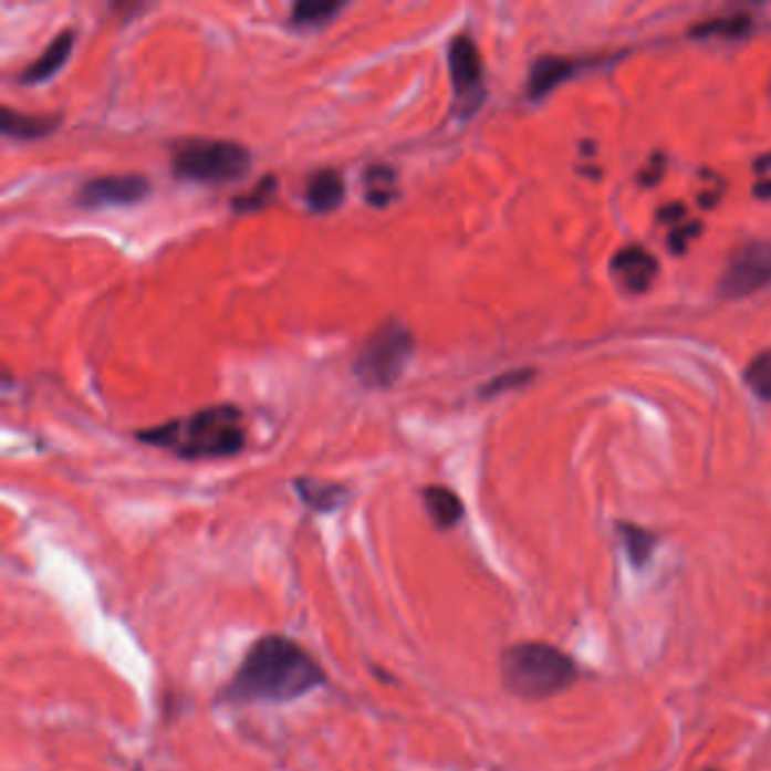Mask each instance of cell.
<instances>
[{"instance_id":"8fae6325","label":"cell","mask_w":771,"mask_h":771,"mask_svg":"<svg viewBox=\"0 0 771 771\" xmlns=\"http://www.w3.org/2000/svg\"><path fill=\"white\" fill-rule=\"evenodd\" d=\"M611 270L627 290L645 292L658 272V263H656L654 256L647 253L645 249L632 247V249H625L615 256L613 263H611Z\"/></svg>"},{"instance_id":"d6986e66","label":"cell","mask_w":771,"mask_h":771,"mask_svg":"<svg viewBox=\"0 0 771 771\" xmlns=\"http://www.w3.org/2000/svg\"><path fill=\"white\" fill-rule=\"evenodd\" d=\"M744 378H747V385L762 400H771V351H764L762 355H758L753 360L747 374H744Z\"/></svg>"},{"instance_id":"7a4b0ae2","label":"cell","mask_w":771,"mask_h":771,"mask_svg":"<svg viewBox=\"0 0 771 771\" xmlns=\"http://www.w3.org/2000/svg\"><path fill=\"white\" fill-rule=\"evenodd\" d=\"M138 441L175 450L184 459H211L238 455L244 446L242 413L222 403L204 407L188 419H175L136 433Z\"/></svg>"},{"instance_id":"7402d4cb","label":"cell","mask_w":771,"mask_h":771,"mask_svg":"<svg viewBox=\"0 0 771 771\" xmlns=\"http://www.w3.org/2000/svg\"><path fill=\"white\" fill-rule=\"evenodd\" d=\"M749 28V21L744 17H738V19H722V21H708L699 28H695V34L699 37H710V34H719V32H725L727 37H738L742 32H747Z\"/></svg>"},{"instance_id":"44dd1931","label":"cell","mask_w":771,"mask_h":771,"mask_svg":"<svg viewBox=\"0 0 771 771\" xmlns=\"http://www.w3.org/2000/svg\"><path fill=\"white\" fill-rule=\"evenodd\" d=\"M532 376H534V369L507 372V374L496 376L493 381H489V383L482 387V396H496V394H502V392H509V389H517V387L530 383Z\"/></svg>"},{"instance_id":"e0dca14e","label":"cell","mask_w":771,"mask_h":771,"mask_svg":"<svg viewBox=\"0 0 771 771\" xmlns=\"http://www.w3.org/2000/svg\"><path fill=\"white\" fill-rule=\"evenodd\" d=\"M344 10L337 0H301L292 8L290 23L294 28H322Z\"/></svg>"},{"instance_id":"5b68a950","label":"cell","mask_w":771,"mask_h":771,"mask_svg":"<svg viewBox=\"0 0 771 771\" xmlns=\"http://www.w3.org/2000/svg\"><path fill=\"white\" fill-rule=\"evenodd\" d=\"M413 355V331L398 320H387L365 340L353 363V374L365 387L387 389L400 381Z\"/></svg>"},{"instance_id":"2e32d148","label":"cell","mask_w":771,"mask_h":771,"mask_svg":"<svg viewBox=\"0 0 771 771\" xmlns=\"http://www.w3.org/2000/svg\"><path fill=\"white\" fill-rule=\"evenodd\" d=\"M296 493L301 496V500L313 507L317 511H333L344 502L346 489L340 485H331V482H320L313 478H303L294 482Z\"/></svg>"},{"instance_id":"30bf717a","label":"cell","mask_w":771,"mask_h":771,"mask_svg":"<svg viewBox=\"0 0 771 771\" xmlns=\"http://www.w3.org/2000/svg\"><path fill=\"white\" fill-rule=\"evenodd\" d=\"M346 195L344 179L333 168H322L308 177L305 184V204L311 213L315 216H329L342 207Z\"/></svg>"},{"instance_id":"5bb4252c","label":"cell","mask_w":771,"mask_h":771,"mask_svg":"<svg viewBox=\"0 0 771 771\" xmlns=\"http://www.w3.org/2000/svg\"><path fill=\"white\" fill-rule=\"evenodd\" d=\"M363 186H365V199L374 209H385L392 201L400 197L396 170L385 164H376L365 168L363 173Z\"/></svg>"},{"instance_id":"4fadbf2b","label":"cell","mask_w":771,"mask_h":771,"mask_svg":"<svg viewBox=\"0 0 771 771\" xmlns=\"http://www.w3.org/2000/svg\"><path fill=\"white\" fill-rule=\"evenodd\" d=\"M421 498H424L428 517L441 530L457 525L461 521V517H465V504H461L459 496L448 487L430 485L421 491Z\"/></svg>"},{"instance_id":"d4e9b609","label":"cell","mask_w":771,"mask_h":771,"mask_svg":"<svg viewBox=\"0 0 771 771\" xmlns=\"http://www.w3.org/2000/svg\"><path fill=\"white\" fill-rule=\"evenodd\" d=\"M756 195H760V197H771V181H762V184L756 188Z\"/></svg>"},{"instance_id":"277c9868","label":"cell","mask_w":771,"mask_h":771,"mask_svg":"<svg viewBox=\"0 0 771 771\" xmlns=\"http://www.w3.org/2000/svg\"><path fill=\"white\" fill-rule=\"evenodd\" d=\"M251 168V152L222 138H184L173 147V173L177 179L199 184H229Z\"/></svg>"},{"instance_id":"ba28073f","label":"cell","mask_w":771,"mask_h":771,"mask_svg":"<svg viewBox=\"0 0 771 771\" xmlns=\"http://www.w3.org/2000/svg\"><path fill=\"white\" fill-rule=\"evenodd\" d=\"M771 281V244H751L740 251L727 268L722 283V294L747 296L758 292Z\"/></svg>"},{"instance_id":"9c48e42d","label":"cell","mask_w":771,"mask_h":771,"mask_svg":"<svg viewBox=\"0 0 771 771\" xmlns=\"http://www.w3.org/2000/svg\"><path fill=\"white\" fill-rule=\"evenodd\" d=\"M73 45H75V32L73 30L60 32L53 41L45 45L39 60H34L30 66H25L21 71L19 82L25 86H34V84H41L50 77H55L64 69V64L69 62V58L73 53Z\"/></svg>"},{"instance_id":"7c38bea8","label":"cell","mask_w":771,"mask_h":771,"mask_svg":"<svg viewBox=\"0 0 771 771\" xmlns=\"http://www.w3.org/2000/svg\"><path fill=\"white\" fill-rule=\"evenodd\" d=\"M60 121L62 116L58 114H21L12 107H3V112H0V129L17 140L45 138L60 127Z\"/></svg>"},{"instance_id":"6da1fadb","label":"cell","mask_w":771,"mask_h":771,"mask_svg":"<svg viewBox=\"0 0 771 771\" xmlns=\"http://www.w3.org/2000/svg\"><path fill=\"white\" fill-rule=\"evenodd\" d=\"M326 675L317 660L285 636L256 640L242 658L229 686L236 701H292L324 686Z\"/></svg>"},{"instance_id":"8992f818","label":"cell","mask_w":771,"mask_h":771,"mask_svg":"<svg viewBox=\"0 0 771 771\" xmlns=\"http://www.w3.org/2000/svg\"><path fill=\"white\" fill-rule=\"evenodd\" d=\"M448 69L455 91V110L461 116H471L485 100L482 58L476 41L459 34L448 45Z\"/></svg>"},{"instance_id":"52a82bcc","label":"cell","mask_w":771,"mask_h":771,"mask_svg":"<svg viewBox=\"0 0 771 771\" xmlns=\"http://www.w3.org/2000/svg\"><path fill=\"white\" fill-rule=\"evenodd\" d=\"M152 184L143 175H107L88 179L75 201L82 209H116V207H134L149 197Z\"/></svg>"},{"instance_id":"3957f363","label":"cell","mask_w":771,"mask_h":771,"mask_svg":"<svg viewBox=\"0 0 771 771\" xmlns=\"http://www.w3.org/2000/svg\"><path fill=\"white\" fill-rule=\"evenodd\" d=\"M575 663L561 649L545 643H519L500 658L504 688L521 699H548L575 681Z\"/></svg>"},{"instance_id":"ac0fdd59","label":"cell","mask_w":771,"mask_h":771,"mask_svg":"<svg viewBox=\"0 0 771 771\" xmlns=\"http://www.w3.org/2000/svg\"><path fill=\"white\" fill-rule=\"evenodd\" d=\"M277 188H279V179L274 175H265L261 177V181L256 184L251 190L238 195L231 199V209L236 213H256V211H263L268 204L274 199L277 195Z\"/></svg>"},{"instance_id":"603a6c76","label":"cell","mask_w":771,"mask_h":771,"mask_svg":"<svg viewBox=\"0 0 771 771\" xmlns=\"http://www.w3.org/2000/svg\"><path fill=\"white\" fill-rule=\"evenodd\" d=\"M699 231V227L697 225H690L688 229H681V231H675L673 233V249L677 251V249H684L686 247V242L692 238V233H697Z\"/></svg>"},{"instance_id":"ffe728a7","label":"cell","mask_w":771,"mask_h":771,"mask_svg":"<svg viewBox=\"0 0 771 771\" xmlns=\"http://www.w3.org/2000/svg\"><path fill=\"white\" fill-rule=\"evenodd\" d=\"M623 541L627 545V552L629 556L636 561V563H643L649 554H652V548H654V536L640 528H634V525H625L623 528Z\"/></svg>"},{"instance_id":"9a60e30c","label":"cell","mask_w":771,"mask_h":771,"mask_svg":"<svg viewBox=\"0 0 771 771\" xmlns=\"http://www.w3.org/2000/svg\"><path fill=\"white\" fill-rule=\"evenodd\" d=\"M575 66L569 60L561 58H541L530 73V84L528 91L532 97H543L552 88H556L561 82L569 80L573 75Z\"/></svg>"},{"instance_id":"cb8c5ba5","label":"cell","mask_w":771,"mask_h":771,"mask_svg":"<svg viewBox=\"0 0 771 771\" xmlns=\"http://www.w3.org/2000/svg\"><path fill=\"white\" fill-rule=\"evenodd\" d=\"M681 216H686V209L679 207V204H675V207H670V209L660 211L663 220H681Z\"/></svg>"}]
</instances>
